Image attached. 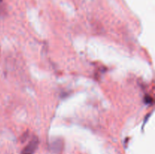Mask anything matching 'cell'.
<instances>
[{"mask_svg": "<svg viewBox=\"0 0 155 154\" xmlns=\"http://www.w3.org/2000/svg\"><path fill=\"white\" fill-rule=\"evenodd\" d=\"M152 98H151L150 96H146L145 97V102L148 103V104H151V102H152Z\"/></svg>", "mask_w": 155, "mask_h": 154, "instance_id": "2", "label": "cell"}, {"mask_svg": "<svg viewBox=\"0 0 155 154\" xmlns=\"http://www.w3.org/2000/svg\"><path fill=\"white\" fill-rule=\"evenodd\" d=\"M0 2H2V0H0Z\"/></svg>", "mask_w": 155, "mask_h": 154, "instance_id": "3", "label": "cell"}, {"mask_svg": "<svg viewBox=\"0 0 155 154\" xmlns=\"http://www.w3.org/2000/svg\"><path fill=\"white\" fill-rule=\"evenodd\" d=\"M38 145V139L36 137H34L31 141L30 142L27 147L23 150L22 154H33L35 149H36Z\"/></svg>", "mask_w": 155, "mask_h": 154, "instance_id": "1", "label": "cell"}]
</instances>
